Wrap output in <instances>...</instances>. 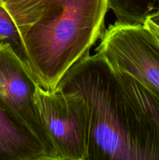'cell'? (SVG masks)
I'll use <instances>...</instances> for the list:
<instances>
[{
    "label": "cell",
    "instance_id": "obj_1",
    "mask_svg": "<svg viewBox=\"0 0 159 160\" xmlns=\"http://www.w3.org/2000/svg\"><path fill=\"white\" fill-rule=\"evenodd\" d=\"M56 88L78 92L87 102V160H159V127L129 96L101 55L83 57Z\"/></svg>",
    "mask_w": 159,
    "mask_h": 160
},
{
    "label": "cell",
    "instance_id": "obj_2",
    "mask_svg": "<svg viewBox=\"0 0 159 160\" xmlns=\"http://www.w3.org/2000/svg\"><path fill=\"white\" fill-rule=\"evenodd\" d=\"M36 84L53 92L104 31L108 0H4Z\"/></svg>",
    "mask_w": 159,
    "mask_h": 160
},
{
    "label": "cell",
    "instance_id": "obj_3",
    "mask_svg": "<svg viewBox=\"0 0 159 160\" xmlns=\"http://www.w3.org/2000/svg\"><path fill=\"white\" fill-rule=\"evenodd\" d=\"M34 97L55 160H87L89 114L83 95L59 88L49 92L37 84Z\"/></svg>",
    "mask_w": 159,
    "mask_h": 160
},
{
    "label": "cell",
    "instance_id": "obj_4",
    "mask_svg": "<svg viewBox=\"0 0 159 160\" xmlns=\"http://www.w3.org/2000/svg\"><path fill=\"white\" fill-rule=\"evenodd\" d=\"M95 52L159 100V42L144 25L116 21L104 30Z\"/></svg>",
    "mask_w": 159,
    "mask_h": 160
},
{
    "label": "cell",
    "instance_id": "obj_5",
    "mask_svg": "<svg viewBox=\"0 0 159 160\" xmlns=\"http://www.w3.org/2000/svg\"><path fill=\"white\" fill-rule=\"evenodd\" d=\"M37 84L9 43H0V109L31 132L55 160L50 141L34 102Z\"/></svg>",
    "mask_w": 159,
    "mask_h": 160
},
{
    "label": "cell",
    "instance_id": "obj_6",
    "mask_svg": "<svg viewBox=\"0 0 159 160\" xmlns=\"http://www.w3.org/2000/svg\"><path fill=\"white\" fill-rule=\"evenodd\" d=\"M0 160H49L39 141L1 109Z\"/></svg>",
    "mask_w": 159,
    "mask_h": 160
},
{
    "label": "cell",
    "instance_id": "obj_7",
    "mask_svg": "<svg viewBox=\"0 0 159 160\" xmlns=\"http://www.w3.org/2000/svg\"><path fill=\"white\" fill-rule=\"evenodd\" d=\"M108 6L119 23L143 24L150 14L159 9V0H108Z\"/></svg>",
    "mask_w": 159,
    "mask_h": 160
},
{
    "label": "cell",
    "instance_id": "obj_8",
    "mask_svg": "<svg viewBox=\"0 0 159 160\" xmlns=\"http://www.w3.org/2000/svg\"><path fill=\"white\" fill-rule=\"evenodd\" d=\"M115 72L129 96L159 127V100L129 75Z\"/></svg>",
    "mask_w": 159,
    "mask_h": 160
},
{
    "label": "cell",
    "instance_id": "obj_9",
    "mask_svg": "<svg viewBox=\"0 0 159 160\" xmlns=\"http://www.w3.org/2000/svg\"><path fill=\"white\" fill-rule=\"evenodd\" d=\"M0 42L9 43L26 69L27 59L19 31L3 4H0ZM27 71V70H26Z\"/></svg>",
    "mask_w": 159,
    "mask_h": 160
},
{
    "label": "cell",
    "instance_id": "obj_10",
    "mask_svg": "<svg viewBox=\"0 0 159 160\" xmlns=\"http://www.w3.org/2000/svg\"><path fill=\"white\" fill-rule=\"evenodd\" d=\"M159 42V9L150 14L143 23Z\"/></svg>",
    "mask_w": 159,
    "mask_h": 160
},
{
    "label": "cell",
    "instance_id": "obj_11",
    "mask_svg": "<svg viewBox=\"0 0 159 160\" xmlns=\"http://www.w3.org/2000/svg\"><path fill=\"white\" fill-rule=\"evenodd\" d=\"M4 3V1L3 0H0V4H3Z\"/></svg>",
    "mask_w": 159,
    "mask_h": 160
},
{
    "label": "cell",
    "instance_id": "obj_12",
    "mask_svg": "<svg viewBox=\"0 0 159 160\" xmlns=\"http://www.w3.org/2000/svg\"><path fill=\"white\" fill-rule=\"evenodd\" d=\"M0 43H2V42H0Z\"/></svg>",
    "mask_w": 159,
    "mask_h": 160
},
{
    "label": "cell",
    "instance_id": "obj_13",
    "mask_svg": "<svg viewBox=\"0 0 159 160\" xmlns=\"http://www.w3.org/2000/svg\"><path fill=\"white\" fill-rule=\"evenodd\" d=\"M3 1H4V0H3Z\"/></svg>",
    "mask_w": 159,
    "mask_h": 160
}]
</instances>
